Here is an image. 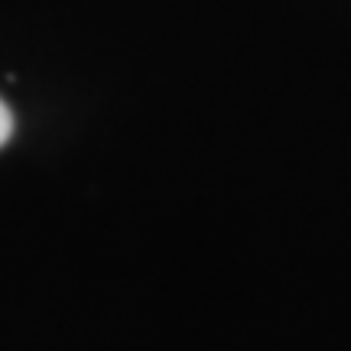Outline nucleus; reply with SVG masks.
Here are the masks:
<instances>
[{
  "label": "nucleus",
  "instance_id": "nucleus-1",
  "mask_svg": "<svg viewBox=\"0 0 351 351\" xmlns=\"http://www.w3.org/2000/svg\"><path fill=\"white\" fill-rule=\"evenodd\" d=\"M10 134H13V114H10V108L3 104V98H0V147L10 140Z\"/></svg>",
  "mask_w": 351,
  "mask_h": 351
}]
</instances>
